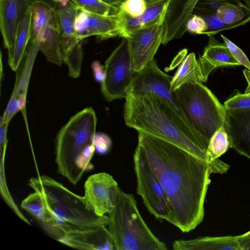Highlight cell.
I'll return each mask as SVG.
<instances>
[{"label":"cell","mask_w":250,"mask_h":250,"mask_svg":"<svg viewBox=\"0 0 250 250\" xmlns=\"http://www.w3.org/2000/svg\"><path fill=\"white\" fill-rule=\"evenodd\" d=\"M138 145L168 199L173 225L183 232L194 229L204 217L210 175L206 161L164 140L138 132Z\"/></svg>","instance_id":"6da1fadb"},{"label":"cell","mask_w":250,"mask_h":250,"mask_svg":"<svg viewBox=\"0 0 250 250\" xmlns=\"http://www.w3.org/2000/svg\"><path fill=\"white\" fill-rule=\"evenodd\" d=\"M124 117L127 126L173 145L205 160L206 148L185 119L167 101L149 92L128 93Z\"/></svg>","instance_id":"7a4b0ae2"},{"label":"cell","mask_w":250,"mask_h":250,"mask_svg":"<svg viewBox=\"0 0 250 250\" xmlns=\"http://www.w3.org/2000/svg\"><path fill=\"white\" fill-rule=\"evenodd\" d=\"M28 185L42 196L46 208L45 221L41 226L58 241L69 233L107 226V215L98 216L87 206L83 196L46 175L31 177Z\"/></svg>","instance_id":"3957f363"},{"label":"cell","mask_w":250,"mask_h":250,"mask_svg":"<svg viewBox=\"0 0 250 250\" xmlns=\"http://www.w3.org/2000/svg\"><path fill=\"white\" fill-rule=\"evenodd\" d=\"M97 118L94 109L86 107L73 115L58 132L55 158L58 173L76 185L83 174L93 168L94 140Z\"/></svg>","instance_id":"277c9868"},{"label":"cell","mask_w":250,"mask_h":250,"mask_svg":"<svg viewBox=\"0 0 250 250\" xmlns=\"http://www.w3.org/2000/svg\"><path fill=\"white\" fill-rule=\"evenodd\" d=\"M107 215V227L115 250L167 249L143 219L132 194L123 191L119 187L114 207Z\"/></svg>","instance_id":"5b68a950"},{"label":"cell","mask_w":250,"mask_h":250,"mask_svg":"<svg viewBox=\"0 0 250 250\" xmlns=\"http://www.w3.org/2000/svg\"><path fill=\"white\" fill-rule=\"evenodd\" d=\"M188 122L207 149L214 133L225 125L226 110L203 83L189 82L173 91Z\"/></svg>","instance_id":"8992f818"},{"label":"cell","mask_w":250,"mask_h":250,"mask_svg":"<svg viewBox=\"0 0 250 250\" xmlns=\"http://www.w3.org/2000/svg\"><path fill=\"white\" fill-rule=\"evenodd\" d=\"M133 162L137 193L142 197L146 207L155 218L173 224L172 212L167 196L138 146L133 154Z\"/></svg>","instance_id":"52a82bcc"},{"label":"cell","mask_w":250,"mask_h":250,"mask_svg":"<svg viewBox=\"0 0 250 250\" xmlns=\"http://www.w3.org/2000/svg\"><path fill=\"white\" fill-rule=\"evenodd\" d=\"M101 91L108 101L125 98L136 72L132 69L128 41L123 38L105 62Z\"/></svg>","instance_id":"ba28073f"},{"label":"cell","mask_w":250,"mask_h":250,"mask_svg":"<svg viewBox=\"0 0 250 250\" xmlns=\"http://www.w3.org/2000/svg\"><path fill=\"white\" fill-rule=\"evenodd\" d=\"M32 7L31 37L41 38L40 50L48 62L60 66L63 61L60 35L55 19V10L41 3H35Z\"/></svg>","instance_id":"9c48e42d"},{"label":"cell","mask_w":250,"mask_h":250,"mask_svg":"<svg viewBox=\"0 0 250 250\" xmlns=\"http://www.w3.org/2000/svg\"><path fill=\"white\" fill-rule=\"evenodd\" d=\"M77 11L76 6L70 1L54 12L62 61L71 73L81 69L83 57L82 43L77 39L75 28Z\"/></svg>","instance_id":"30bf717a"},{"label":"cell","mask_w":250,"mask_h":250,"mask_svg":"<svg viewBox=\"0 0 250 250\" xmlns=\"http://www.w3.org/2000/svg\"><path fill=\"white\" fill-rule=\"evenodd\" d=\"M41 38L31 37L24 56L16 71L15 86L0 124L9 123L19 111H21L27 125L26 100L32 71L38 51Z\"/></svg>","instance_id":"8fae6325"},{"label":"cell","mask_w":250,"mask_h":250,"mask_svg":"<svg viewBox=\"0 0 250 250\" xmlns=\"http://www.w3.org/2000/svg\"><path fill=\"white\" fill-rule=\"evenodd\" d=\"M172 77L159 68L156 60L154 59L142 70L135 73L127 94L145 92L155 94L167 101L189 124L171 91Z\"/></svg>","instance_id":"7c38bea8"},{"label":"cell","mask_w":250,"mask_h":250,"mask_svg":"<svg viewBox=\"0 0 250 250\" xmlns=\"http://www.w3.org/2000/svg\"><path fill=\"white\" fill-rule=\"evenodd\" d=\"M119 187L112 176L99 172L89 176L84 184V198L88 207L98 216L107 215L113 209Z\"/></svg>","instance_id":"4fadbf2b"},{"label":"cell","mask_w":250,"mask_h":250,"mask_svg":"<svg viewBox=\"0 0 250 250\" xmlns=\"http://www.w3.org/2000/svg\"><path fill=\"white\" fill-rule=\"evenodd\" d=\"M163 31V25H156L137 30L126 38L134 72L140 71L154 59L162 43Z\"/></svg>","instance_id":"5bb4252c"},{"label":"cell","mask_w":250,"mask_h":250,"mask_svg":"<svg viewBox=\"0 0 250 250\" xmlns=\"http://www.w3.org/2000/svg\"><path fill=\"white\" fill-rule=\"evenodd\" d=\"M75 28L80 42L95 36L104 40L120 36L121 26L117 13L104 16L78 8L75 21Z\"/></svg>","instance_id":"9a60e30c"},{"label":"cell","mask_w":250,"mask_h":250,"mask_svg":"<svg viewBox=\"0 0 250 250\" xmlns=\"http://www.w3.org/2000/svg\"><path fill=\"white\" fill-rule=\"evenodd\" d=\"M30 6L27 0H0V27L8 50L10 66L13 60L18 30Z\"/></svg>","instance_id":"2e32d148"},{"label":"cell","mask_w":250,"mask_h":250,"mask_svg":"<svg viewBox=\"0 0 250 250\" xmlns=\"http://www.w3.org/2000/svg\"><path fill=\"white\" fill-rule=\"evenodd\" d=\"M224 128L230 148L250 159V107L226 110Z\"/></svg>","instance_id":"e0dca14e"},{"label":"cell","mask_w":250,"mask_h":250,"mask_svg":"<svg viewBox=\"0 0 250 250\" xmlns=\"http://www.w3.org/2000/svg\"><path fill=\"white\" fill-rule=\"evenodd\" d=\"M199 0H171L163 25L162 43L181 38L187 31L186 24Z\"/></svg>","instance_id":"ac0fdd59"},{"label":"cell","mask_w":250,"mask_h":250,"mask_svg":"<svg viewBox=\"0 0 250 250\" xmlns=\"http://www.w3.org/2000/svg\"><path fill=\"white\" fill-rule=\"evenodd\" d=\"M171 0H156L147 4L145 12L140 16L131 18L119 11L121 21L120 37H129L135 31L156 25H163Z\"/></svg>","instance_id":"d6986e66"},{"label":"cell","mask_w":250,"mask_h":250,"mask_svg":"<svg viewBox=\"0 0 250 250\" xmlns=\"http://www.w3.org/2000/svg\"><path fill=\"white\" fill-rule=\"evenodd\" d=\"M58 241L79 250H115L113 239L106 226L74 231Z\"/></svg>","instance_id":"ffe728a7"},{"label":"cell","mask_w":250,"mask_h":250,"mask_svg":"<svg viewBox=\"0 0 250 250\" xmlns=\"http://www.w3.org/2000/svg\"><path fill=\"white\" fill-rule=\"evenodd\" d=\"M198 62L204 83L212 71L218 67L241 65L226 44L216 40L214 36L209 37L208 42Z\"/></svg>","instance_id":"44dd1931"},{"label":"cell","mask_w":250,"mask_h":250,"mask_svg":"<svg viewBox=\"0 0 250 250\" xmlns=\"http://www.w3.org/2000/svg\"><path fill=\"white\" fill-rule=\"evenodd\" d=\"M174 250H241L237 236L200 237L189 240H177Z\"/></svg>","instance_id":"7402d4cb"},{"label":"cell","mask_w":250,"mask_h":250,"mask_svg":"<svg viewBox=\"0 0 250 250\" xmlns=\"http://www.w3.org/2000/svg\"><path fill=\"white\" fill-rule=\"evenodd\" d=\"M230 148L228 134L224 126L219 128L211 137L206 151L207 162L210 165L214 173L224 174L229 166L219 158Z\"/></svg>","instance_id":"603a6c76"},{"label":"cell","mask_w":250,"mask_h":250,"mask_svg":"<svg viewBox=\"0 0 250 250\" xmlns=\"http://www.w3.org/2000/svg\"><path fill=\"white\" fill-rule=\"evenodd\" d=\"M189 82L204 83L195 54L191 52L182 61L170 83L172 92Z\"/></svg>","instance_id":"cb8c5ba5"},{"label":"cell","mask_w":250,"mask_h":250,"mask_svg":"<svg viewBox=\"0 0 250 250\" xmlns=\"http://www.w3.org/2000/svg\"><path fill=\"white\" fill-rule=\"evenodd\" d=\"M217 17L225 24L233 28L250 21V8L243 2H228L221 4L216 13Z\"/></svg>","instance_id":"d4e9b609"},{"label":"cell","mask_w":250,"mask_h":250,"mask_svg":"<svg viewBox=\"0 0 250 250\" xmlns=\"http://www.w3.org/2000/svg\"><path fill=\"white\" fill-rule=\"evenodd\" d=\"M32 7L27 10L20 26L17 34L14 55L12 63L10 66L13 71L17 70L26 52L32 36Z\"/></svg>","instance_id":"484cf974"},{"label":"cell","mask_w":250,"mask_h":250,"mask_svg":"<svg viewBox=\"0 0 250 250\" xmlns=\"http://www.w3.org/2000/svg\"><path fill=\"white\" fill-rule=\"evenodd\" d=\"M34 191L22 200L21 206L41 225L46 217L45 206L41 194Z\"/></svg>","instance_id":"4316f807"},{"label":"cell","mask_w":250,"mask_h":250,"mask_svg":"<svg viewBox=\"0 0 250 250\" xmlns=\"http://www.w3.org/2000/svg\"><path fill=\"white\" fill-rule=\"evenodd\" d=\"M71 1L77 8L104 16L116 15L119 10L118 7L102 0H71Z\"/></svg>","instance_id":"83f0119b"},{"label":"cell","mask_w":250,"mask_h":250,"mask_svg":"<svg viewBox=\"0 0 250 250\" xmlns=\"http://www.w3.org/2000/svg\"><path fill=\"white\" fill-rule=\"evenodd\" d=\"M221 36L224 43L229 48L233 57L240 64L246 67L248 70L245 71L249 72V74H245L249 85L247 87L246 93L250 92V62L244 52L235 43L228 39L223 35Z\"/></svg>","instance_id":"f1b7e54d"},{"label":"cell","mask_w":250,"mask_h":250,"mask_svg":"<svg viewBox=\"0 0 250 250\" xmlns=\"http://www.w3.org/2000/svg\"><path fill=\"white\" fill-rule=\"evenodd\" d=\"M146 0H123L119 5L118 11L131 18L142 15L146 11Z\"/></svg>","instance_id":"f546056e"},{"label":"cell","mask_w":250,"mask_h":250,"mask_svg":"<svg viewBox=\"0 0 250 250\" xmlns=\"http://www.w3.org/2000/svg\"><path fill=\"white\" fill-rule=\"evenodd\" d=\"M241 1V0H199L194 8L193 14L200 15L216 14L218 7L224 3H239Z\"/></svg>","instance_id":"4dcf8cb0"},{"label":"cell","mask_w":250,"mask_h":250,"mask_svg":"<svg viewBox=\"0 0 250 250\" xmlns=\"http://www.w3.org/2000/svg\"><path fill=\"white\" fill-rule=\"evenodd\" d=\"M200 16L203 18L208 26V29L203 35L209 37L223 30L233 28L232 26L225 24L217 17L216 14H203Z\"/></svg>","instance_id":"1f68e13d"},{"label":"cell","mask_w":250,"mask_h":250,"mask_svg":"<svg viewBox=\"0 0 250 250\" xmlns=\"http://www.w3.org/2000/svg\"><path fill=\"white\" fill-rule=\"evenodd\" d=\"M223 104L226 110L250 108V92L244 94L237 92L230 96Z\"/></svg>","instance_id":"d6a6232c"},{"label":"cell","mask_w":250,"mask_h":250,"mask_svg":"<svg viewBox=\"0 0 250 250\" xmlns=\"http://www.w3.org/2000/svg\"><path fill=\"white\" fill-rule=\"evenodd\" d=\"M208 29V26L205 20L201 16L193 14L188 21L186 30L189 32L196 34H203Z\"/></svg>","instance_id":"836d02e7"},{"label":"cell","mask_w":250,"mask_h":250,"mask_svg":"<svg viewBox=\"0 0 250 250\" xmlns=\"http://www.w3.org/2000/svg\"><path fill=\"white\" fill-rule=\"evenodd\" d=\"M94 145L95 152L99 154H105L110 149L112 141L110 137L103 133H96Z\"/></svg>","instance_id":"e575fe53"},{"label":"cell","mask_w":250,"mask_h":250,"mask_svg":"<svg viewBox=\"0 0 250 250\" xmlns=\"http://www.w3.org/2000/svg\"><path fill=\"white\" fill-rule=\"evenodd\" d=\"M91 67L95 80L100 83H102L105 78L104 65H102L98 61H94Z\"/></svg>","instance_id":"d590c367"},{"label":"cell","mask_w":250,"mask_h":250,"mask_svg":"<svg viewBox=\"0 0 250 250\" xmlns=\"http://www.w3.org/2000/svg\"><path fill=\"white\" fill-rule=\"evenodd\" d=\"M237 238L241 250H250V230L237 236Z\"/></svg>","instance_id":"8d00e7d4"},{"label":"cell","mask_w":250,"mask_h":250,"mask_svg":"<svg viewBox=\"0 0 250 250\" xmlns=\"http://www.w3.org/2000/svg\"><path fill=\"white\" fill-rule=\"evenodd\" d=\"M30 5L36 3H43L52 8L55 11L60 8L59 0H27Z\"/></svg>","instance_id":"74e56055"},{"label":"cell","mask_w":250,"mask_h":250,"mask_svg":"<svg viewBox=\"0 0 250 250\" xmlns=\"http://www.w3.org/2000/svg\"><path fill=\"white\" fill-rule=\"evenodd\" d=\"M112 5L118 7L123 0H102Z\"/></svg>","instance_id":"f35d334b"},{"label":"cell","mask_w":250,"mask_h":250,"mask_svg":"<svg viewBox=\"0 0 250 250\" xmlns=\"http://www.w3.org/2000/svg\"><path fill=\"white\" fill-rule=\"evenodd\" d=\"M71 0H59V3L60 7L66 6L70 2Z\"/></svg>","instance_id":"ab89813d"},{"label":"cell","mask_w":250,"mask_h":250,"mask_svg":"<svg viewBox=\"0 0 250 250\" xmlns=\"http://www.w3.org/2000/svg\"><path fill=\"white\" fill-rule=\"evenodd\" d=\"M245 3L249 8H250V0H241Z\"/></svg>","instance_id":"60d3db41"},{"label":"cell","mask_w":250,"mask_h":250,"mask_svg":"<svg viewBox=\"0 0 250 250\" xmlns=\"http://www.w3.org/2000/svg\"><path fill=\"white\" fill-rule=\"evenodd\" d=\"M155 0H146V2L147 3V4H149V3H151V2H153V1H155Z\"/></svg>","instance_id":"b9f144b4"}]
</instances>
